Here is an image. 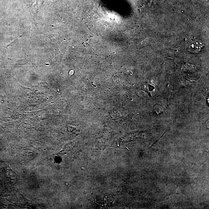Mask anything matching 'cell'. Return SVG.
<instances>
[{
    "label": "cell",
    "instance_id": "obj_1",
    "mask_svg": "<svg viewBox=\"0 0 209 209\" xmlns=\"http://www.w3.org/2000/svg\"><path fill=\"white\" fill-rule=\"evenodd\" d=\"M189 50L192 52H199L200 51L202 47L204 45L201 42H199L198 40H195L192 42L191 43H189Z\"/></svg>",
    "mask_w": 209,
    "mask_h": 209
}]
</instances>
